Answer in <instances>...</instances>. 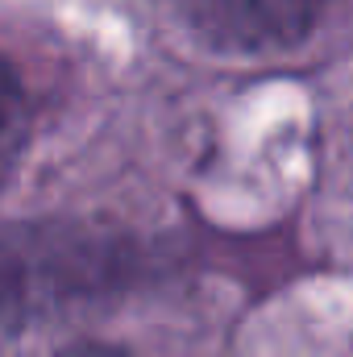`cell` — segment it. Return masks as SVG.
Listing matches in <instances>:
<instances>
[{
    "mask_svg": "<svg viewBox=\"0 0 353 357\" xmlns=\"http://www.w3.org/2000/svg\"><path fill=\"white\" fill-rule=\"evenodd\" d=\"M59 357H129V354H121L112 345H75V349H67V354H59Z\"/></svg>",
    "mask_w": 353,
    "mask_h": 357,
    "instance_id": "277c9868",
    "label": "cell"
},
{
    "mask_svg": "<svg viewBox=\"0 0 353 357\" xmlns=\"http://www.w3.org/2000/svg\"><path fill=\"white\" fill-rule=\"evenodd\" d=\"M295 4H299V8H303V13H312V17H316V13H320V8H324V4H329V0H295Z\"/></svg>",
    "mask_w": 353,
    "mask_h": 357,
    "instance_id": "5b68a950",
    "label": "cell"
},
{
    "mask_svg": "<svg viewBox=\"0 0 353 357\" xmlns=\"http://www.w3.org/2000/svg\"><path fill=\"white\" fill-rule=\"evenodd\" d=\"M104 270V241L50 225H17L0 233V320L33 316L54 299L96 287Z\"/></svg>",
    "mask_w": 353,
    "mask_h": 357,
    "instance_id": "6da1fadb",
    "label": "cell"
},
{
    "mask_svg": "<svg viewBox=\"0 0 353 357\" xmlns=\"http://www.w3.org/2000/svg\"><path fill=\"white\" fill-rule=\"evenodd\" d=\"M183 17L229 50H262L308 33L312 17L295 0H175Z\"/></svg>",
    "mask_w": 353,
    "mask_h": 357,
    "instance_id": "7a4b0ae2",
    "label": "cell"
},
{
    "mask_svg": "<svg viewBox=\"0 0 353 357\" xmlns=\"http://www.w3.org/2000/svg\"><path fill=\"white\" fill-rule=\"evenodd\" d=\"M25 121H29L25 91L17 84L13 67L0 59V178L8 175V167H13V158H17L21 142H25Z\"/></svg>",
    "mask_w": 353,
    "mask_h": 357,
    "instance_id": "3957f363",
    "label": "cell"
}]
</instances>
